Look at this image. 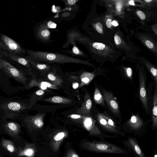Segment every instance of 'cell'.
<instances>
[{
	"label": "cell",
	"mask_w": 157,
	"mask_h": 157,
	"mask_svg": "<svg viewBox=\"0 0 157 157\" xmlns=\"http://www.w3.org/2000/svg\"><path fill=\"white\" fill-rule=\"evenodd\" d=\"M89 148L94 150L106 152H119V149L114 146L104 143L91 144L89 145Z\"/></svg>",
	"instance_id": "cell-8"
},
{
	"label": "cell",
	"mask_w": 157,
	"mask_h": 157,
	"mask_svg": "<svg viewBox=\"0 0 157 157\" xmlns=\"http://www.w3.org/2000/svg\"><path fill=\"white\" fill-rule=\"evenodd\" d=\"M34 87H37L44 91L46 90L48 88L56 90L59 89V87L50 82L46 81L39 82L35 78L31 80L27 87V88L30 89Z\"/></svg>",
	"instance_id": "cell-9"
},
{
	"label": "cell",
	"mask_w": 157,
	"mask_h": 157,
	"mask_svg": "<svg viewBox=\"0 0 157 157\" xmlns=\"http://www.w3.org/2000/svg\"><path fill=\"white\" fill-rule=\"evenodd\" d=\"M129 123L134 128H138L142 125L143 122L140 118L137 116H132L130 120Z\"/></svg>",
	"instance_id": "cell-17"
},
{
	"label": "cell",
	"mask_w": 157,
	"mask_h": 157,
	"mask_svg": "<svg viewBox=\"0 0 157 157\" xmlns=\"http://www.w3.org/2000/svg\"><path fill=\"white\" fill-rule=\"evenodd\" d=\"M112 25L116 27L118 26V24L115 21H113L112 23Z\"/></svg>",
	"instance_id": "cell-42"
},
{
	"label": "cell",
	"mask_w": 157,
	"mask_h": 157,
	"mask_svg": "<svg viewBox=\"0 0 157 157\" xmlns=\"http://www.w3.org/2000/svg\"><path fill=\"white\" fill-rule=\"evenodd\" d=\"M114 41L117 45H120L121 43V39L119 36L116 35L114 37Z\"/></svg>",
	"instance_id": "cell-29"
},
{
	"label": "cell",
	"mask_w": 157,
	"mask_h": 157,
	"mask_svg": "<svg viewBox=\"0 0 157 157\" xmlns=\"http://www.w3.org/2000/svg\"><path fill=\"white\" fill-rule=\"evenodd\" d=\"M27 56L33 60L49 64H62L68 62V58L57 53L34 51L25 49Z\"/></svg>",
	"instance_id": "cell-1"
},
{
	"label": "cell",
	"mask_w": 157,
	"mask_h": 157,
	"mask_svg": "<svg viewBox=\"0 0 157 157\" xmlns=\"http://www.w3.org/2000/svg\"><path fill=\"white\" fill-rule=\"evenodd\" d=\"M31 66L43 73H46L51 70L53 65L36 61L28 56H26Z\"/></svg>",
	"instance_id": "cell-10"
},
{
	"label": "cell",
	"mask_w": 157,
	"mask_h": 157,
	"mask_svg": "<svg viewBox=\"0 0 157 157\" xmlns=\"http://www.w3.org/2000/svg\"><path fill=\"white\" fill-rule=\"evenodd\" d=\"M152 0H147V1H145V2H147V3H149L151 2H152Z\"/></svg>",
	"instance_id": "cell-45"
},
{
	"label": "cell",
	"mask_w": 157,
	"mask_h": 157,
	"mask_svg": "<svg viewBox=\"0 0 157 157\" xmlns=\"http://www.w3.org/2000/svg\"><path fill=\"white\" fill-rule=\"evenodd\" d=\"M104 97L111 111L115 114L119 115L120 111L118 104L111 93L103 91Z\"/></svg>",
	"instance_id": "cell-7"
},
{
	"label": "cell",
	"mask_w": 157,
	"mask_h": 157,
	"mask_svg": "<svg viewBox=\"0 0 157 157\" xmlns=\"http://www.w3.org/2000/svg\"><path fill=\"white\" fill-rule=\"evenodd\" d=\"M139 77L140 99L144 108L147 111L149 108L148 97L146 88L145 77L142 72H140Z\"/></svg>",
	"instance_id": "cell-6"
},
{
	"label": "cell",
	"mask_w": 157,
	"mask_h": 157,
	"mask_svg": "<svg viewBox=\"0 0 157 157\" xmlns=\"http://www.w3.org/2000/svg\"><path fill=\"white\" fill-rule=\"evenodd\" d=\"M147 46L150 49H152L154 47L153 44L150 41L147 40L146 42Z\"/></svg>",
	"instance_id": "cell-34"
},
{
	"label": "cell",
	"mask_w": 157,
	"mask_h": 157,
	"mask_svg": "<svg viewBox=\"0 0 157 157\" xmlns=\"http://www.w3.org/2000/svg\"><path fill=\"white\" fill-rule=\"evenodd\" d=\"M7 148L8 150L11 152H13L14 150V147L11 145H8L7 147Z\"/></svg>",
	"instance_id": "cell-38"
},
{
	"label": "cell",
	"mask_w": 157,
	"mask_h": 157,
	"mask_svg": "<svg viewBox=\"0 0 157 157\" xmlns=\"http://www.w3.org/2000/svg\"><path fill=\"white\" fill-rule=\"evenodd\" d=\"M134 148L137 154L140 155L141 157H143V154L139 146L138 145H135Z\"/></svg>",
	"instance_id": "cell-28"
},
{
	"label": "cell",
	"mask_w": 157,
	"mask_h": 157,
	"mask_svg": "<svg viewBox=\"0 0 157 157\" xmlns=\"http://www.w3.org/2000/svg\"><path fill=\"white\" fill-rule=\"evenodd\" d=\"M45 101L55 104H69L72 102V101L70 99L59 96H54L47 98Z\"/></svg>",
	"instance_id": "cell-14"
},
{
	"label": "cell",
	"mask_w": 157,
	"mask_h": 157,
	"mask_svg": "<svg viewBox=\"0 0 157 157\" xmlns=\"http://www.w3.org/2000/svg\"><path fill=\"white\" fill-rule=\"evenodd\" d=\"M68 3L70 5H73L75 4L76 2L75 0H69V1H67Z\"/></svg>",
	"instance_id": "cell-40"
},
{
	"label": "cell",
	"mask_w": 157,
	"mask_h": 157,
	"mask_svg": "<svg viewBox=\"0 0 157 157\" xmlns=\"http://www.w3.org/2000/svg\"><path fill=\"white\" fill-rule=\"evenodd\" d=\"M35 32L36 37L40 42L47 43L50 41L51 32L46 23L38 25Z\"/></svg>",
	"instance_id": "cell-4"
},
{
	"label": "cell",
	"mask_w": 157,
	"mask_h": 157,
	"mask_svg": "<svg viewBox=\"0 0 157 157\" xmlns=\"http://www.w3.org/2000/svg\"><path fill=\"white\" fill-rule=\"evenodd\" d=\"M96 29L98 32L101 33L103 32V26L100 23H98L95 26Z\"/></svg>",
	"instance_id": "cell-27"
},
{
	"label": "cell",
	"mask_w": 157,
	"mask_h": 157,
	"mask_svg": "<svg viewBox=\"0 0 157 157\" xmlns=\"http://www.w3.org/2000/svg\"><path fill=\"white\" fill-rule=\"evenodd\" d=\"M56 67L53 65L50 71L46 73V78L50 82L58 86L61 87L63 82V80L56 74Z\"/></svg>",
	"instance_id": "cell-11"
},
{
	"label": "cell",
	"mask_w": 157,
	"mask_h": 157,
	"mask_svg": "<svg viewBox=\"0 0 157 157\" xmlns=\"http://www.w3.org/2000/svg\"><path fill=\"white\" fill-rule=\"evenodd\" d=\"M33 150L31 149H28L26 150L25 152V154L28 156L31 155L33 153Z\"/></svg>",
	"instance_id": "cell-32"
},
{
	"label": "cell",
	"mask_w": 157,
	"mask_h": 157,
	"mask_svg": "<svg viewBox=\"0 0 157 157\" xmlns=\"http://www.w3.org/2000/svg\"><path fill=\"white\" fill-rule=\"evenodd\" d=\"M152 124L154 127H157V89L155 90L153 98L152 109Z\"/></svg>",
	"instance_id": "cell-15"
},
{
	"label": "cell",
	"mask_w": 157,
	"mask_h": 157,
	"mask_svg": "<svg viewBox=\"0 0 157 157\" xmlns=\"http://www.w3.org/2000/svg\"><path fill=\"white\" fill-rule=\"evenodd\" d=\"M102 114L105 119L106 120L109 126L115 127L114 123L112 120L108 116L103 114Z\"/></svg>",
	"instance_id": "cell-25"
},
{
	"label": "cell",
	"mask_w": 157,
	"mask_h": 157,
	"mask_svg": "<svg viewBox=\"0 0 157 157\" xmlns=\"http://www.w3.org/2000/svg\"><path fill=\"white\" fill-rule=\"evenodd\" d=\"M71 118L73 119H78L81 118V117H82V116L79 114H72L71 115L69 116Z\"/></svg>",
	"instance_id": "cell-31"
},
{
	"label": "cell",
	"mask_w": 157,
	"mask_h": 157,
	"mask_svg": "<svg viewBox=\"0 0 157 157\" xmlns=\"http://www.w3.org/2000/svg\"><path fill=\"white\" fill-rule=\"evenodd\" d=\"M78 86H79V85L78 83H75L73 84V88L75 89L78 88Z\"/></svg>",
	"instance_id": "cell-41"
},
{
	"label": "cell",
	"mask_w": 157,
	"mask_h": 157,
	"mask_svg": "<svg viewBox=\"0 0 157 157\" xmlns=\"http://www.w3.org/2000/svg\"><path fill=\"white\" fill-rule=\"evenodd\" d=\"M45 94V91L42 90H39L37 91L36 92V95L38 96H42Z\"/></svg>",
	"instance_id": "cell-35"
},
{
	"label": "cell",
	"mask_w": 157,
	"mask_h": 157,
	"mask_svg": "<svg viewBox=\"0 0 157 157\" xmlns=\"http://www.w3.org/2000/svg\"><path fill=\"white\" fill-rule=\"evenodd\" d=\"M98 119L102 125L107 128H110V126L108 125L107 121L103 117L102 114H98Z\"/></svg>",
	"instance_id": "cell-20"
},
{
	"label": "cell",
	"mask_w": 157,
	"mask_h": 157,
	"mask_svg": "<svg viewBox=\"0 0 157 157\" xmlns=\"http://www.w3.org/2000/svg\"><path fill=\"white\" fill-rule=\"evenodd\" d=\"M129 4L130 5H135L134 1H130L129 2Z\"/></svg>",
	"instance_id": "cell-43"
},
{
	"label": "cell",
	"mask_w": 157,
	"mask_h": 157,
	"mask_svg": "<svg viewBox=\"0 0 157 157\" xmlns=\"http://www.w3.org/2000/svg\"><path fill=\"white\" fill-rule=\"evenodd\" d=\"M94 48L98 50H102L104 49L105 48V44L98 43H95L93 44Z\"/></svg>",
	"instance_id": "cell-23"
},
{
	"label": "cell",
	"mask_w": 157,
	"mask_h": 157,
	"mask_svg": "<svg viewBox=\"0 0 157 157\" xmlns=\"http://www.w3.org/2000/svg\"><path fill=\"white\" fill-rule=\"evenodd\" d=\"M94 100L95 102L97 104L102 105H104L103 98L100 91L98 88H96L95 90Z\"/></svg>",
	"instance_id": "cell-18"
},
{
	"label": "cell",
	"mask_w": 157,
	"mask_h": 157,
	"mask_svg": "<svg viewBox=\"0 0 157 157\" xmlns=\"http://www.w3.org/2000/svg\"><path fill=\"white\" fill-rule=\"evenodd\" d=\"M94 75L92 73L84 72L81 76L82 83L81 86L88 84L93 79Z\"/></svg>",
	"instance_id": "cell-16"
},
{
	"label": "cell",
	"mask_w": 157,
	"mask_h": 157,
	"mask_svg": "<svg viewBox=\"0 0 157 157\" xmlns=\"http://www.w3.org/2000/svg\"><path fill=\"white\" fill-rule=\"evenodd\" d=\"M72 157H79V156L77 154L74 153L72 154Z\"/></svg>",
	"instance_id": "cell-44"
},
{
	"label": "cell",
	"mask_w": 157,
	"mask_h": 157,
	"mask_svg": "<svg viewBox=\"0 0 157 157\" xmlns=\"http://www.w3.org/2000/svg\"><path fill=\"white\" fill-rule=\"evenodd\" d=\"M137 14L141 19L142 20H145V15L142 11H138L137 12Z\"/></svg>",
	"instance_id": "cell-30"
},
{
	"label": "cell",
	"mask_w": 157,
	"mask_h": 157,
	"mask_svg": "<svg viewBox=\"0 0 157 157\" xmlns=\"http://www.w3.org/2000/svg\"><path fill=\"white\" fill-rule=\"evenodd\" d=\"M123 5L121 3H117L116 5V8L118 11H121Z\"/></svg>",
	"instance_id": "cell-36"
},
{
	"label": "cell",
	"mask_w": 157,
	"mask_h": 157,
	"mask_svg": "<svg viewBox=\"0 0 157 157\" xmlns=\"http://www.w3.org/2000/svg\"><path fill=\"white\" fill-rule=\"evenodd\" d=\"M2 58L8 59L14 62L26 67L28 70H31L30 64L26 56H23L10 54L7 52L5 53Z\"/></svg>",
	"instance_id": "cell-5"
},
{
	"label": "cell",
	"mask_w": 157,
	"mask_h": 157,
	"mask_svg": "<svg viewBox=\"0 0 157 157\" xmlns=\"http://www.w3.org/2000/svg\"><path fill=\"white\" fill-rule=\"evenodd\" d=\"M92 103L89 94L87 93L85 95V100L82 107L78 109L76 112L83 115L90 114L92 107Z\"/></svg>",
	"instance_id": "cell-12"
},
{
	"label": "cell",
	"mask_w": 157,
	"mask_h": 157,
	"mask_svg": "<svg viewBox=\"0 0 157 157\" xmlns=\"http://www.w3.org/2000/svg\"><path fill=\"white\" fill-rule=\"evenodd\" d=\"M0 69L9 77L22 84H26L28 78L24 72L5 59L0 58Z\"/></svg>",
	"instance_id": "cell-2"
},
{
	"label": "cell",
	"mask_w": 157,
	"mask_h": 157,
	"mask_svg": "<svg viewBox=\"0 0 157 157\" xmlns=\"http://www.w3.org/2000/svg\"><path fill=\"white\" fill-rule=\"evenodd\" d=\"M65 135V133L64 132L59 133L54 136V139L56 141H59L64 138Z\"/></svg>",
	"instance_id": "cell-24"
},
{
	"label": "cell",
	"mask_w": 157,
	"mask_h": 157,
	"mask_svg": "<svg viewBox=\"0 0 157 157\" xmlns=\"http://www.w3.org/2000/svg\"><path fill=\"white\" fill-rule=\"evenodd\" d=\"M8 107L10 110L13 111H18L22 109V106L20 104L15 102L9 103Z\"/></svg>",
	"instance_id": "cell-19"
},
{
	"label": "cell",
	"mask_w": 157,
	"mask_h": 157,
	"mask_svg": "<svg viewBox=\"0 0 157 157\" xmlns=\"http://www.w3.org/2000/svg\"><path fill=\"white\" fill-rule=\"evenodd\" d=\"M73 51L75 54L76 55L80 53L79 50L75 46L73 47Z\"/></svg>",
	"instance_id": "cell-39"
},
{
	"label": "cell",
	"mask_w": 157,
	"mask_h": 157,
	"mask_svg": "<svg viewBox=\"0 0 157 157\" xmlns=\"http://www.w3.org/2000/svg\"><path fill=\"white\" fill-rule=\"evenodd\" d=\"M127 74L128 77L130 78H131L132 75V71L131 68H128L127 69Z\"/></svg>",
	"instance_id": "cell-33"
},
{
	"label": "cell",
	"mask_w": 157,
	"mask_h": 157,
	"mask_svg": "<svg viewBox=\"0 0 157 157\" xmlns=\"http://www.w3.org/2000/svg\"><path fill=\"white\" fill-rule=\"evenodd\" d=\"M7 126L10 130L16 131L18 130V126L17 124L13 122H10L7 124Z\"/></svg>",
	"instance_id": "cell-21"
},
{
	"label": "cell",
	"mask_w": 157,
	"mask_h": 157,
	"mask_svg": "<svg viewBox=\"0 0 157 157\" xmlns=\"http://www.w3.org/2000/svg\"><path fill=\"white\" fill-rule=\"evenodd\" d=\"M155 157H157V155H155Z\"/></svg>",
	"instance_id": "cell-47"
},
{
	"label": "cell",
	"mask_w": 157,
	"mask_h": 157,
	"mask_svg": "<svg viewBox=\"0 0 157 157\" xmlns=\"http://www.w3.org/2000/svg\"><path fill=\"white\" fill-rule=\"evenodd\" d=\"M155 82H156V86H157V79H156L155 80Z\"/></svg>",
	"instance_id": "cell-46"
},
{
	"label": "cell",
	"mask_w": 157,
	"mask_h": 157,
	"mask_svg": "<svg viewBox=\"0 0 157 157\" xmlns=\"http://www.w3.org/2000/svg\"><path fill=\"white\" fill-rule=\"evenodd\" d=\"M112 21L111 19H108L106 22V25L107 27L109 28H110L112 26Z\"/></svg>",
	"instance_id": "cell-37"
},
{
	"label": "cell",
	"mask_w": 157,
	"mask_h": 157,
	"mask_svg": "<svg viewBox=\"0 0 157 157\" xmlns=\"http://www.w3.org/2000/svg\"><path fill=\"white\" fill-rule=\"evenodd\" d=\"M149 69L155 80L157 78V69L153 67L149 68Z\"/></svg>",
	"instance_id": "cell-26"
},
{
	"label": "cell",
	"mask_w": 157,
	"mask_h": 157,
	"mask_svg": "<svg viewBox=\"0 0 157 157\" xmlns=\"http://www.w3.org/2000/svg\"><path fill=\"white\" fill-rule=\"evenodd\" d=\"M0 41L4 44L8 53L21 56H26L27 53L25 49L8 36L1 33Z\"/></svg>",
	"instance_id": "cell-3"
},
{
	"label": "cell",
	"mask_w": 157,
	"mask_h": 157,
	"mask_svg": "<svg viewBox=\"0 0 157 157\" xmlns=\"http://www.w3.org/2000/svg\"><path fill=\"white\" fill-rule=\"evenodd\" d=\"M44 116V114H37L27 117V120L34 126L37 128H41L44 125L43 120Z\"/></svg>",
	"instance_id": "cell-13"
},
{
	"label": "cell",
	"mask_w": 157,
	"mask_h": 157,
	"mask_svg": "<svg viewBox=\"0 0 157 157\" xmlns=\"http://www.w3.org/2000/svg\"><path fill=\"white\" fill-rule=\"evenodd\" d=\"M84 124L85 127L87 128H90L92 125L93 121L91 117H86L85 120Z\"/></svg>",
	"instance_id": "cell-22"
}]
</instances>
